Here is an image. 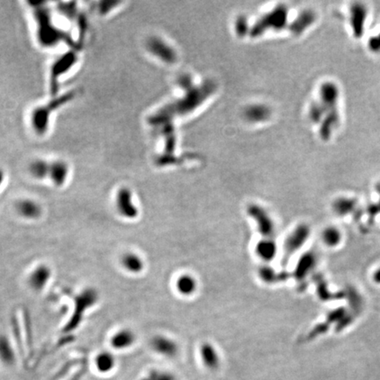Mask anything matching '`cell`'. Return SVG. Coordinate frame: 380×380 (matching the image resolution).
Here are the masks:
<instances>
[{
  "label": "cell",
  "mask_w": 380,
  "mask_h": 380,
  "mask_svg": "<svg viewBox=\"0 0 380 380\" xmlns=\"http://www.w3.org/2000/svg\"><path fill=\"white\" fill-rule=\"evenodd\" d=\"M34 13L37 20V36L40 44L44 46L50 47L55 44H59L61 41H66L70 44V39L67 35L55 28L52 22L51 16L48 13V8L44 4H37L34 7Z\"/></svg>",
  "instance_id": "obj_1"
},
{
  "label": "cell",
  "mask_w": 380,
  "mask_h": 380,
  "mask_svg": "<svg viewBox=\"0 0 380 380\" xmlns=\"http://www.w3.org/2000/svg\"><path fill=\"white\" fill-rule=\"evenodd\" d=\"M98 291L94 288H86L76 296L74 299V312L65 327V331L77 329L82 321L84 314L99 301Z\"/></svg>",
  "instance_id": "obj_2"
},
{
  "label": "cell",
  "mask_w": 380,
  "mask_h": 380,
  "mask_svg": "<svg viewBox=\"0 0 380 380\" xmlns=\"http://www.w3.org/2000/svg\"><path fill=\"white\" fill-rule=\"evenodd\" d=\"M73 97V93L69 95H64L60 98L52 100L47 105H44L43 107H37L33 111L31 121L32 126L36 133L43 135L48 130V117L51 115V112L57 109L64 103L68 102Z\"/></svg>",
  "instance_id": "obj_3"
},
{
  "label": "cell",
  "mask_w": 380,
  "mask_h": 380,
  "mask_svg": "<svg viewBox=\"0 0 380 380\" xmlns=\"http://www.w3.org/2000/svg\"><path fill=\"white\" fill-rule=\"evenodd\" d=\"M116 212L121 218L127 220H134L139 217V210L133 200L131 190L126 187L120 188L115 198Z\"/></svg>",
  "instance_id": "obj_4"
},
{
  "label": "cell",
  "mask_w": 380,
  "mask_h": 380,
  "mask_svg": "<svg viewBox=\"0 0 380 380\" xmlns=\"http://www.w3.org/2000/svg\"><path fill=\"white\" fill-rule=\"evenodd\" d=\"M247 213L257 226L259 234L263 238H272L276 234V225L269 212L261 206L253 204L247 209Z\"/></svg>",
  "instance_id": "obj_5"
},
{
  "label": "cell",
  "mask_w": 380,
  "mask_h": 380,
  "mask_svg": "<svg viewBox=\"0 0 380 380\" xmlns=\"http://www.w3.org/2000/svg\"><path fill=\"white\" fill-rule=\"evenodd\" d=\"M310 234L311 229L306 224H300L294 228L285 239V261H288L292 254L297 252L305 245Z\"/></svg>",
  "instance_id": "obj_6"
},
{
  "label": "cell",
  "mask_w": 380,
  "mask_h": 380,
  "mask_svg": "<svg viewBox=\"0 0 380 380\" xmlns=\"http://www.w3.org/2000/svg\"><path fill=\"white\" fill-rule=\"evenodd\" d=\"M52 269L46 263H40L34 267L27 278L28 287L34 292H42L51 280Z\"/></svg>",
  "instance_id": "obj_7"
},
{
  "label": "cell",
  "mask_w": 380,
  "mask_h": 380,
  "mask_svg": "<svg viewBox=\"0 0 380 380\" xmlns=\"http://www.w3.org/2000/svg\"><path fill=\"white\" fill-rule=\"evenodd\" d=\"M150 348L159 356L172 358L176 356L179 352L177 342L170 337L158 334L152 337L150 340Z\"/></svg>",
  "instance_id": "obj_8"
},
{
  "label": "cell",
  "mask_w": 380,
  "mask_h": 380,
  "mask_svg": "<svg viewBox=\"0 0 380 380\" xmlns=\"http://www.w3.org/2000/svg\"><path fill=\"white\" fill-rule=\"evenodd\" d=\"M15 210L20 218L28 221H36L43 216V207L31 198H22L16 202Z\"/></svg>",
  "instance_id": "obj_9"
},
{
  "label": "cell",
  "mask_w": 380,
  "mask_h": 380,
  "mask_svg": "<svg viewBox=\"0 0 380 380\" xmlns=\"http://www.w3.org/2000/svg\"><path fill=\"white\" fill-rule=\"evenodd\" d=\"M137 335L134 331L129 328H122L116 330L109 338V345L114 350L123 351L134 346Z\"/></svg>",
  "instance_id": "obj_10"
},
{
  "label": "cell",
  "mask_w": 380,
  "mask_h": 380,
  "mask_svg": "<svg viewBox=\"0 0 380 380\" xmlns=\"http://www.w3.org/2000/svg\"><path fill=\"white\" fill-rule=\"evenodd\" d=\"M119 262L123 270L131 275H139L145 268V263L142 256L133 251H127L123 253L120 257Z\"/></svg>",
  "instance_id": "obj_11"
},
{
  "label": "cell",
  "mask_w": 380,
  "mask_h": 380,
  "mask_svg": "<svg viewBox=\"0 0 380 380\" xmlns=\"http://www.w3.org/2000/svg\"><path fill=\"white\" fill-rule=\"evenodd\" d=\"M76 55L74 53H69L63 55L61 58L55 61L54 65L51 68V88L54 93L57 88V81L60 77L66 73L69 68L72 67V65L75 63Z\"/></svg>",
  "instance_id": "obj_12"
},
{
  "label": "cell",
  "mask_w": 380,
  "mask_h": 380,
  "mask_svg": "<svg viewBox=\"0 0 380 380\" xmlns=\"http://www.w3.org/2000/svg\"><path fill=\"white\" fill-rule=\"evenodd\" d=\"M116 364L117 361L115 354L109 350H101L97 353L94 358L95 370L102 375H107L114 372Z\"/></svg>",
  "instance_id": "obj_13"
},
{
  "label": "cell",
  "mask_w": 380,
  "mask_h": 380,
  "mask_svg": "<svg viewBox=\"0 0 380 380\" xmlns=\"http://www.w3.org/2000/svg\"><path fill=\"white\" fill-rule=\"evenodd\" d=\"M200 357L202 364L206 368L210 371H216L219 368L221 359L217 348L214 347L213 344L210 342H204L201 345L200 349Z\"/></svg>",
  "instance_id": "obj_14"
},
{
  "label": "cell",
  "mask_w": 380,
  "mask_h": 380,
  "mask_svg": "<svg viewBox=\"0 0 380 380\" xmlns=\"http://www.w3.org/2000/svg\"><path fill=\"white\" fill-rule=\"evenodd\" d=\"M317 263L316 255L313 252H308L303 254L297 261L296 268L294 269L293 276L297 281L304 280L309 274L313 271Z\"/></svg>",
  "instance_id": "obj_15"
},
{
  "label": "cell",
  "mask_w": 380,
  "mask_h": 380,
  "mask_svg": "<svg viewBox=\"0 0 380 380\" xmlns=\"http://www.w3.org/2000/svg\"><path fill=\"white\" fill-rule=\"evenodd\" d=\"M16 361L15 349L10 338L5 334H0V363L5 367H12Z\"/></svg>",
  "instance_id": "obj_16"
},
{
  "label": "cell",
  "mask_w": 380,
  "mask_h": 380,
  "mask_svg": "<svg viewBox=\"0 0 380 380\" xmlns=\"http://www.w3.org/2000/svg\"><path fill=\"white\" fill-rule=\"evenodd\" d=\"M69 175V167L67 164L63 161H55L49 163L48 179L56 188L63 187L67 181Z\"/></svg>",
  "instance_id": "obj_17"
},
{
  "label": "cell",
  "mask_w": 380,
  "mask_h": 380,
  "mask_svg": "<svg viewBox=\"0 0 380 380\" xmlns=\"http://www.w3.org/2000/svg\"><path fill=\"white\" fill-rule=\"evenodd\" d=\"M255 253L261 261H271L277 255V243L273 238H263L255 245Z\"/></svg>",
  "instance_id": "obj_18"
},
{
  "label": "cell",
  "mask_w": 380,
  "mask_h": 380,
  "mask_svg": "<svg viewBox=\"0 0 380 380\" xmlns=\"http://www.w3.org/2000/svg\"><path fill=\"white\" fill-rule=\"evenodd\" d=\"M198 283L196 279L190 274H182L177 278L175 283L176 289L181 295L190 297L197 289Z\"/></svg>",
  "instance_id": "obj_19"
},
{
  "label": "cell",
  "mask_w": 380,
  "mask_h": 380,
  "mask_svg": "<svg viewBox=\"0 0 380 380\" xmlns=\"http://www.w3.org/2000/svg\"><path fill=\"white\" fill-rule=\"evenodd\" d=\"M258 275L262 282L272 285L280 282L285 281L288 278V275L284 272H277V270L269 265L261 266L258 270Z\"/></svg>",
  "instance_id": "obj_20"
},
{
  "label": "cell",
  "mask_w": 380,
  "mask_h": 380,
  "mask_svg": "<svg viewBox=\"0 0 380 380\" xmlns=\"http://www.w3.org/2000/svg\"><path fill=\"white\" fill-rule=\"evenodd\" d=\"M321 239L325 245H328L329 247H336L341 242L342 235L340 230L336 227L329 226L323 230L321 234Z\"/></svg>",
  "instance_id": "obj_21"
},
{
  "label": "cell",
  "mask_w": 380,
  "mask_h": 380,
  "mask_svg": "<svg viewBox=\"0 0 380 380\" xmlns=\"http://www.w3.org/2000/svg\"><path fill=\"white\" fill-rule=\"evenodd\" d=\"M49 163L44 160H36L29 166V172L32 176L36 180H45L48 178Z\"/></svg>",
  "instance_id": "obj_22"
},
{
  "label": "cell",
  "mask_w": 380,
  "mask_h": 380,
  "mask_svg": "<svg viewBox=\"0 0 380 380\" xmlns=\"http://www.w3.org/2000/svg\"><path fill=\"white\" fill-rule=\"evenodd\" d=\"M139 380H177L174 373L161 370V369H151L141 377Z\"/></svg>",
  "instance_id": "obj_23"
},
{
  "label": "cell",
  "mask_w": 380,
  "mask_h": 380,
  "mask_svg": "<svg viewBox=\"0 0 380 380\" xmlns=\"http://www.w3.org/2000/svg\"><path fill=\"white\" fill-rule=\"evenodd\" d=\"M373 281L375 282L377 285H380V267H379L373 273Z\"/></svg>",
  "instance_id": "obj_24"
},
{
  "label": "cell",
  "mask_w": 380,
  "mask_h": 380,
  "mask_svg": "<svg viewBox=\"0 0 380 380\" xmlns=\"http://www.w3.org/2000/svg\"><path fill=\"white\" fill-rule=\"evenodd\" d=\"M4 172L1 170V168H0V186L2 185V183H3V182H4Z\"/></svg>",
  "instance_id": "obj_25"
}]
</instances>
